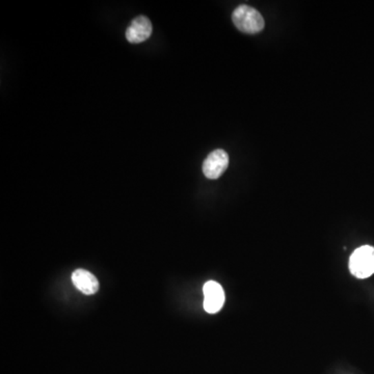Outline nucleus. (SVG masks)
I'll return each mask as SVG.
<instances>
[{"label":"nucleus","mask_w":374,"mask_h":374,"mask_svg":"<svg viewBox=\"0 0 374 374\" xmlns=\"http://www.w3.org/2000/svg\"><path fill=\"white\" fill-rule=\"evenodd\" d=\"M204 309L207 313L215 314L221 311L225 304V293L223 287L215 281H209L204 285Z\"/></svg>","instance_id":"4"},{"label":"nucleus","mask_w":374,"mask_h":374,"mask_svg":"<svg viewBox=\"0 0 374 374\" xmlns=\"http://www.w3.org/2000/svg\"><path fill=\"white\" fill-rule=\"evenodd\" d=\"M72 282L78 291L86 295H95L99 291V283L95 275L84 269L74 271Z\"/></svg>","instance_id":"6"},{"label":"nucleus","mask_w":374,"mask_h":374,"mask_svg":"<svg viewBox=\"0 0 374 374\" xmlns=\"http://www.w3.org/2000/svg\"><path fill=\"white\" fill-rule=\"evenodd\" d=\"M152 28L151 21L146 16H139L131 22L126 30V39L129 43L139 44L145 42L151 37Z\"/></svg>","instance_id":"5"},{"label":"nucleus","mask_w":374,"mask_h":374,"mask_svg":"<svg viewBox=\"0 0 374 374\" xmlns=\"http://www.w3.org/2000/svg\"><path fill=\"white\" fill-rule=\"evenodd\" d=\"M349 270L357 279H367L374 273V248L363 246L357 248L349 259Z\"/></svg>","instance_id":"2"},{"label":"nucleus","mask_w":374,"mask_h":374,"mask_svg":"<svg viewBox=\"0 0 374 374\" xmlns=\"http://www.w3.org/2000/svg\"><path fill=\"white\" fill-rule=\"evenodd\" d=\"M229 166V155L223 149L211 152L203 162V173L211 180L219 179Z\"/></svg>","instance_id":"3"},{"label":"nucleus","mask_w":374,"mask_h":374,"mask_svg":"<svg viewBox=\"0 0 374 374\" xmlns=\"http://www.w3.org/2000/svg\"><path fill=\"white\" fill-rule=\"evenodd\" d=\"M234 26L246 34H257L264 28L265 22L262 15L250 6L242 5L234 10L232 15Z\"/></svg>","instance_id":"1"}]
</instances>
